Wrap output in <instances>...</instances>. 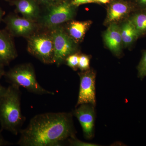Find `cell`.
<instances>
[{
  "instance_id": "6da1fadb",
  "label": "cell",
  "mask_w": 146,
  "mask_h": 146,
  "mask_svg": "<svg viewBox=\"0 0 146 146\" xmlns=\"http://www.w3.org/2000/svg\"><path fill=\"white\" fill-rule=\"evenodd\" d=\"M18 145L21 146L61 145L68 138L74 137L72 115L65 112H48L32 118L21 129Z\"/></svg>"
},
{
  "instance_id": "7a4b0ae2",
  "label": "cell",
  "mask_w": 146,
  "mask_h": 146,
  "mask_svg": "<svg viewBox=\"0 0 146 146\" xmlns=\"http://www.w3.org/2000/svg\"><path fill=\"white\" fill-rule=\"evenodd\" d=\"M25 120L21 108L20 87L11 84L0 98V124L2 130L18 135Z\"/></svg>"
},
{
  "instance_id": "3957f363",
  "label": "cell",
  "mask_w": 146,
  "mask_h": 146,
  "mask_svg": "<svg viewBox=\"0 0 146 146\" xmlns=\"http://www.w3.org/2000/svg\"><path fill=\"white\" fill-rule=\"evenodd\" d=\"M5 76L11 84L22 86L31 93L40 95L54 94L39 84L34 68L30 63L17 65L5 73Z\"/></svg>"
},
{
  "instance_id": "277c9868",
  "label": "cell",
  "mask_w": 146,
  "mask_h": 146,
  "mask_svg": "<svg viewBox=\"0 0 146 146\" xmlns=\"http://www.w3.org/2000/svg\"><path fill=\"white\" fill-rule=\"evenodd\" d=\"M27 50L42 63H54V47L50 33L36 32L27 37Z\"/></svg>"
},
{
  "instance_id": "5b68a950",
  "label": "cell",
  "mask_w": 146,
  "mask_h": 146,
  "mask_svg": "<svg viewBox=\"0 0 146 146\" xmlns=\"http://www.w3.org/2000/svg\"><path fill=\"white\" fill-rule=\"evenodd\" d=\"M75 7L71 1L63 0L61 2L47 7L46 13L40 19V24L45 28L51 29L71 21L75 13Z\"/></svg>"
},
{
  "instance_id": "8992f818",
  "label": "cell",
  "mask_w": 146,
  "mask_h": 146,
  "mask_svg": "<svg viewBox=\"0 0 146 146\" xmlns=\"http://www.w3.org/2000/svg\"><path fill=\"white\" fill-rule=\"evenodd\" d=\"M54 47V62L59 66L66 58L76 52V44L61 27L50 29Z\"/></svg>"
},
{
  "instance_id": "52a82bcc",
  "label": "cell",
  "mask_w": 146,
  "mask_h": 146,
  "mask_svg": "<svg viewBox=\"0 0 146 146\" xmlns=\"http://www.w3.org/2000/svg\"><path fill=\"white\" fill-rule=\"evenodd\" d=\"M6 25V30L12 36L28 37L36 33L38 26L36 22L9 14L3 20Z\"/></svg>"
},
{
  "instance_id": "ba28073f",
  "label": "cell",
  "mask_w": 146,
  "mask_h": 146,
  "mask_svg": "<svg viewBox=\"0 0 146 146\" xmlns=\"http://www.w3.org/2000/svg\"><path fill=\"white\" fill-rule=\"evenodd\" d=\"M80 78V85L76 106L82 104L96 103V73L89 70L78 74Z\"/></svg>"
},
{
  "instance_id": "9c48e42d",
  "label": "cell",
  "mask_w": 146,
  "mask_h": 146,
  "mask_svg": "<svg viewBox=\"0 0 146 146\" xmlns=\"http://www.w3.org/2000/svg\"><path fill=\"white\" fill-rule=\"evenodd\" d=\"M108 4L106 24L116 23L125 18L132 11L137 10L133 1L111 0Z\"/></svg>"
},
{
  "instance_id": "30bf717a",
  "label": "cell",
  "mask_w": 146,
  "mask_h": 146,
  "mask_svg": "<svg viewBox=\"0 0 146 146\" xmlns=\"http://www.w3.org/2000/svg\"><path fill=\"white\" fill-rule=\"evenodd\" d=\"M74 111V115L80 123L84 135L90 139L94 134L95 111L94 106L91 104H82L78 106Z\"/></svg>"
},
{
  "instance_id": "8fae6325",
  "label": "cell",
  "mask_w": 146,
  "mask_h": 146,
  "mask_svg": "<svg viewBox=\"0 0 146 146\" xmlns=\"http://www.w3.org/2000/svg\"><path fill=\"white\" fill-rule=\"evenodd\" d=\"M17 56L13 36L6 30L0 29V64L8 65Z\"/></svg>"
},
{
  "instance_id": "7c38bea8",
  "label": "cell",
  "mask_w": 146,
  "mask_h": 146,
  "mask_svg": "<svg viewBox=\"0 0 146 146\" xmlns=\"http://www.w3.org/2000/svg\"><path fill=\"white\" fill-rule=\"evenodd\" d=\"M16 7V11L24 18L36 22L40 18L39 3L36 0H6Z\"/></svg>"
},
{
  "instance_id": "4fadbf2b",
  "label": "cell",
  "mask_w": 146,
  "mask_h": 146,
  "mask_svg": "<svg viewBox=\"0 0 146 146\" xmlns=\"http://www.w3.org/2000/svg\"><path fill=\"white\" fill-rule=\"evenodd\" d=\"M106 45L113 53L119 54L123 45L120 27L116 23L109 24L104 35Z\"/></svg>"
},
{
  "instance_id": "5bb4252c",
  "label": "cell",
  "mask_w": 146,
  "mask_h": 146,
  "mask_svg": "<svg viewBox=\"0 0 146 146\" xmlns=\"http://www.w3.org/2000/svg\"><path fill=\"white\" fill-rule=\"evenodd\" d=\"M92 22L91 21H72L68 25L67 33L77 44L83 40Z\"/></svg>"
},
{
  "instance_id": "9a60e30c",
  "label": "cell",
  "mask_w": 146,
  "mask_h": 146,
  "mask_svg": "<svg viewBox=\"0 0 146 146\" xmlns=\"http://www.w3.org/2000/svg\"><path fill=\"white\" fill-rule=\"evenodd\" d=\"M120 30L123 45L125 47L131 46L140 37L138 32L129 18L123 24Z\"/></svg>"
},
{
  "instance_id": "2e32d148",
  "label": "cell",
  "mask_w": 146,
  "mask_h": 146,
  "mask_svg": "<svg viewBox=\"0 0 146 146\" xmlns=\"http://www.w3.org/2000/svg\"><path fill=\"white\" fill-rule=\"evenodd\" d=\"M129 18L139 36L146 34V10H138Z\"/></svg>"
},
{
  "instance_id": "e0dca14e",
  "label": "cell",
  "mask_w": 146,
  "mask_h": 146,
  "mask_svg": "<svg viewBox=\"0 0 146 146\" xmlns=\"http://www.w3.org/2000/svg\"><path fill=\"white\" fill-rule=\"evenodd\" d=\"M79 56L80 54L76 52L70 55L65 59L67 65L74 70H76L78 68Z\"/></svg>"
},
{
  "instance_id": "ac0fdd59",
  "label": "cell",
  "mask_w": 146,
  "mask_h": 146,
  "mask_svg": "<svg viewBox=\"0 0 146 146\" xmlns=\"http://www.w3.org/2000/svg\"><path fill=\"white\" fill-rule=\"evenodd\" d=\"M90 58L85 54L80 55L79 58L78 68L80 70L84 72L89 70Z\"/></svg>"
},
{
  "instance_id": "d6986e66",
  "label": "cell",
  "mask_w": 146,
  "mask_h": 146,
  "mask_svg": "<svg viewBox=\"0 0 146 146\" xmlns=\"http://www.w3.org/2000/svg\"><path fill=\"white\" fill-rule=\"evenodd\" d=\"M138 76L143 78L146 76V50L143 55L142 59L137 68Z\"/></svg>"
},
{
  "instance_id": "ffe728a7",
  "label": "cell",
  "mask_w": 146,
  "mask_h": 146,
  "mask_svg": "<svg viewBox=\"0 0 146 146\" xmlns=\"http://www.w3.org/2000/svg\"><path fill=\"white\" fill-rule=\"evenodd\" d=\"M69 143L72 145L80 146H97L95 144L89 143H84L82 141H80L76 139L74 137L70 138L69 139Z\"/></svg>"
},
{
  "instance_id": "44dd1931",
  "label": "cell",
  "mask_w": 146,
  "mask_h": 146,
  "mask_svg": "<svg viewBox=\"0 0 146 146\" xmlns=\"http://www.w3.org/2000/svg\"><path fill=\"white\" fill-rule=\"evenodd\" d=\"M71 3L72 5L76 7L86 4L97 3L96 0H71Z\"/></svg>"
},
{
  "instance_id": "7402d4cb",
  "label": "cell",
  "mask_w": 146,
  "mask_h": 146,
  "mask_svg": "<svg viewBox=\"0 0 146 146\" xmlns=\"http://www.w3.org/2000/svg\"><path fill=\"white\" fill-rule=\"evenodd\" d=\"M36 1L38 2V3L46 6L47 7H49L61 2L63 0H36Z\"/></svg>"
},
{
  "instance_id": "603a6c76",
  "label": "cell",
  "mask_w": 146,
  "mask_h": 146,
  "mask_svg": "<svg viewBox=\"0 0 146 146\" xmlns=\"http://www.w3.org/2000/svg\"><path fill=\"white\" fill-rule=\"evenodd\" d=\"M137 10H146V0H133Z\"/></svg>"
},
{
  "instance_id": "cb8c5ba5",
  "label": "cell",
  "mask_w": 146,
  "mask_h": 146,
  "mask_svg": "<svg viewBox=\"0 0 146 146\" xmlns=\"http://www.w3.org/2000/svg\"><path fill=\"white\" fill-rule=\"evenodd\" d=\"M11 145V143L6 141L3 137L2 135L0 133V146H8Z\"/></svg>"
},
{
  "instance_id": "d4e9b609",
  "label": "cell",
  "mask_w": 146,
  "mask_h": 146,
  "mask_svg": "<svg viewBox=\"0 0 146 146\" xmlns=\"http://www.w3.org/2000/svg\"><path fill=\"white\" fill-rule=\"evenodd\" d=\"M4 65L0 64V79L5 74V72L4 69Z\"/></svg>"
},
{
  "instance_id": "484cf974",
  "label": "cell",
  "mask_w": 146,
  "mask_h": 146,
  "mask_svg": "<svg viewBox=\"0 0 146 146\" xmlns=\"http://www.w3.org/2000/svg\"><path fill=\"white\" fill-rule=\"evenodd\" d=\"M6 90L7 88H5L0 84V98L5 93Z\"/></svg>"
},
{
  "instance_id": "4316f807",
  "label": "cell",
  "mask_w": 146,
  "mask_h": 146,
  "mask_svg": "<svg viewBox=\"0 0 146 146\" xmlns=\"http://www.w3.org/2000/svg\"><path fill=\"white\" fill-rule=\"evenodd\" d=\"M98 3L108 4L110 2L111 0H96Z\"/></svg>"
},
{
  "instance_id": "83f0119b",
  "label": "cell",
  "mask_w": 146,
  "mask_h": 146,
  "mask_svg": "<svg viewBox=\"0 0 146 146\" xmlns=\"http://www.w3.org/2000/svg\"><path fill=\"white\" fill-rule=\"evenodd\" d=\"M5 14V12L0 7V23L3 20V17Z\"/></svg>"
},
{
  "instance_id": "f1b7e54d",
  "label": "cell",
  "mask_w": 146,
  "mask_h": 146,
  "mask_svg": "<svg viewBox=\"0 0 146 146\" xmlns=\"http://www.w3.org/2000/svg\"><path fill=\"white\" fill-rule=\"evenodd\" d=\"M128 1H133V0H128Z\"/></svg>"
}]
</instances>
